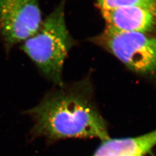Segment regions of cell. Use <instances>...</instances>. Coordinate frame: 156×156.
I'll list each match as a JSON object with an SVG mask.
<instances>
[{"instance_id":"cell-1","label":"cell","mask_w":156,"mask_h":156,"mask_svg":"<svg viewBox=\"0 0 156 156\" xmlns=\"http://www.w3.org/2000/svg\"><path fill=\"white\" fill-rule=\"evenodd\" d=\"M26 114L33 121L34 138L44 137L52 142L67 138H110L88 78L50 90Z\"/></svg>"},{"instance_id":"cell-2","label":"cell","mask_w":156,"mask_h":156,"mask_svg":"<svg viewBox=\"0 0 156 156\" xmlns=\"http://www.w3.org/2000/svg\"><path fill=\"white\" fill-rule=\"evenodd\" d=\"M65 4L66 1L62 0L43 20L38 30L21 46V50L41 73L58 87L64 84V62L75 44L67 28Z\"/></svg>"},{"instance_id":"cell-3","label":"cell","mask_w":156,"mask_h":156,"mask_svg":"<svg viewBox=\"0 0 156 156\" xmlns=\"http://www.w3.org/2000/svg\"><path fill=\"white\" fill-rule=\"evenodd\" d=\"M93 39L131 71L142 75H156V36L105 29Z\"/></svg>"},{"instance_id":"cell-4","label":"cell","mask_w":156,"mask_h":156,"mask_svg":"<svg viewBox=\"0 0 156 156\" xmlns=\"http://www.w3.org/2000/svg\"><path fill=\"white\" fill-rule=\"evenodd\" d=\"M42 22L39 0H0V38L6 53L33 35Z\"/></svg>"},{"instance_id":"cell-5","label":"cell","mask_w":156,"mask_h":156,"mask_svg":"<svg viewBox=\"0 0 156 156\" xmlns=\"http://www.w3.org/2000/svg\"><path fill=\"white\" fill-rule=\"evenodd\" d=\"M106 29L117 33L148 34L156 28V17L139 7L126 6L101 11Z\"/></svg>"},{"instance_id":"cell-6","label":"cell","mask_w":156,"mask_h":156,"mask_svg":"<svg viewBox=\"0 0 156 156\" xmlns=\"http://www.w3.org/2000/svg\"><path fill=\"white\" fill-rule=\"evenodd\" d=\"M156 145V129L136 137L102 140L93 156H145Z\"/></svg>"},{"instance_id":"cell-7","label":"cell","mask_w":156,"mask_h":156,"mask_svg":"<svg viewBox=\"0 0 156 156\" xmlns=\"http://www.w3.org/2000/svg\"><path fill=\"white\" fill-rule=\"evenodd\" d=\"M101 11L134 6L145 9L156 17V0H96Z\"/></svg>"}]
</instances>
